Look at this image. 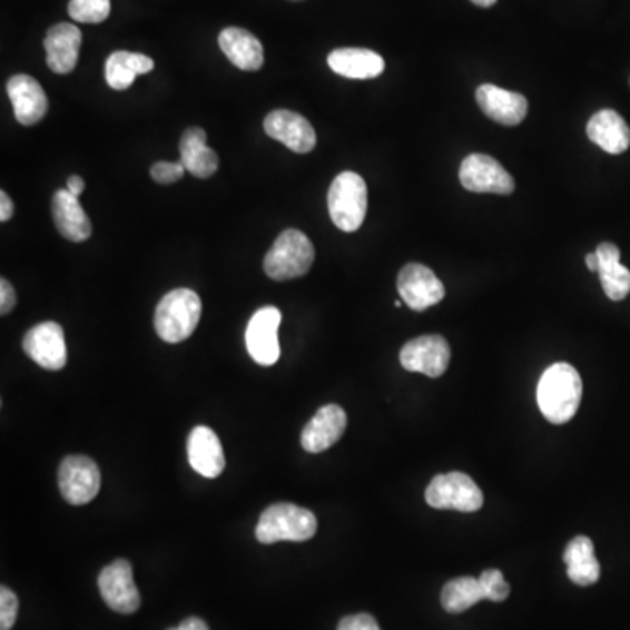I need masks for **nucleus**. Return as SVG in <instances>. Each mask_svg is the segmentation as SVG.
Returning a JSON list of instances; mask_svg holds the SVG:
<instances>
[{
    "mask_svg": "<svg viewBox=\"0 0 630 630\" xmlns=\"http://www.w3.org/2000/svg\"><path fill=\"white\" fill-rule=\"evenodd\" d=\"M99 589L106 604L116 613L131 614L139 610L140 593L134 581V569L125 559L102 569Z\"/></svg>",
    "mask_w": 630,
    "mask_h": 630,
    "instance_id": "obj_11",
    "label": "nucleus"
},
{
    "mask_svg": "<svg viewBox=\"0 0 630 630\" xmlns=\"http://www.w3.org/2000/svg\"><path fill=\"white\" fill-rule=\"evenodd\" d=\"M280 321H283V314L275 307L259 308L250 317L246 329V345L249 356L258 365H275L280 357V345H278Z\"/></svg>",
    "mask_w": 630,
    "mask_h": 630,
    "instance_id": "obj_12",
    "label": "nucleus"
},
{
    "mask_svg": "<svg viewBox=\"0 0 630 630\" xmlns=\"http://www.w3.org/2000/svg\"><path fill=\"white\" fill-rule=\"evenodd\" d=\"M219 46L229 62L240 70H259L265 62L258 38L238 27H228L219 33Z\"/></svg>",
    "mask_w": 630,
    "mask_h": 630,
    "instance_id": "obj_23",
    "label": "nucleus"
},
{
    "mask_svg": "<svg viewBox=\"0 0 630 630\" xmlns=\"http://www.w3.org/2000/svg\"><path fill=\"white\" fill-rule=\"evenodd\" d=\"M315 249L307 235L298 229H286L278 235L265 256V274L274 280H291L311 270Z\"/></svg>",
    "mask_w": 630,
    "mask_h": 630,
    "instance_id": "obj_5",
    "label": "nucleus"
},
{
    "mask_svg": "<svg viewBox=\"0 0 630 630\" xmlns=\"http://www.w3.org/2000/svg\"><path fill=\"white\" fill-rule=\"evenodd\" d=\"M338 630H381L372 614L360 613L342 618Z\"/></svg>",
    "mask_w": 630,
    "mask_h": 630,
    "instance_id": "obj_33",
    "label": "nucleus"
},
{
    "mask_svg": "<svg viewBox=\"0 0 630 630\" xmlns=\"http://www.w3.org/2000/svg\"><path fill=\"white\" fill-rule=\"evenodd\" d=\"M6 90L13 104L18 124L32 127L45 118L48 112V97L36 79L26 75L13 76L9 79Z\"/></svg>",
    "mask_w": 630,
    "mask_h": 630,
    "instance_id": "obj_17",
    "label": "nucleus"
},
{
    "mask_svg": "<svg viewBox=\"0 0 630 630\" xmlns=\"http://www.w3.org/2000/svg\"><path fill=\"white\" fill-rule=\"evenodd\" d=\"M328 66L333 72L348 79H373L384 72L381 55L363 48H341L329 53Z\"/></svg>",
    "mask_w": 630,
    "mask_h": 630,
    "instance_id": "obj_22",
    "label": "nucleus"
},
{
    "mask_svg": "<svg viewBox=\"0 0 630 630\" xmlns=\"http://www.w3.org/2000/svg\"><path fill=\"white\" fill-rule=\"evenodd\" d=\"M155 69L151 58L128 51H115L106 62V81L112 90H127L137 76L149 75Z\"/></svg>",
    "mask_w": 630,
    "mask_h": 630,
    "instance_id": "obj_27",
    "label": "nucleus"
},
{
    "mask_svg": "<svg viewBox=\"0 0 630 630\" xmlns=\"http://www.w3.org/2000/svg\"><path fill=\"white\" fill-rule=\"evenodd\" d=\"M18 617V598L8 587L0 589V630L13 629Z\"/></svg>",
    "mask_w": 630,
    "mask_h": 630,
    "instance_id": "obj_31",
    "label": "nucleus"
},
{
    "mask_svg": "<svg viewBox=\"0 0 630 630\" xmlns=\"http://www.w3.org/2000/svg\"><path fill=\"white\" fill-rule=\"evenodd\" d=\"M473 4L479 6V8H491L498 0H471Z\"/></svg>",
    "mask_w": 630,
    "mask_h": 630,
    "instance_id": "obj_39",
    "label": "nucleus"
},
{
    "mask_svg": "<svg viewBox=\"0 0 630 630\" xmlns=\"http://www.w3.org/2000/svg\"><path fill=\"white\" fill-rule=\"evenodd\" d=\"M476 102L483 115L506 127L522 124L528 116L529 104L524 95L503 90L494 85H482L476 90Z\"/></svg>",
    "mask_w": 630,
    "mask_h": 630,
    "instance_id": "obj_15",
    "label": "nucleus"
},
{
    "mask_svg": "<svg viewBox=\"0 0 630 630\" xmlns=\"http://www.w3.org/2000/svg\"><path fill=\"white\" fill-rule=\"evenodd\" d=\"M347 427V414L338 405H326L312 417L302 433V446L311 454L328 451L342 439Z\"/></svg>",
    "mask_w": 630,
    "mask_h": 630,
    "instance_id": "obj_16",
    "label": "nucleus"
},
{
    "mask_svg": "<svg viewBox=\"0 0 630 630\" xmlns=\"http://www.w3.org/2000/svg\"><path fill=\"white\" fill-rule=\"evenodd\" d=\"M599 259V277L608 298L613 302L627 298L630 293L629 268L620 263V249L611 242H604L595 249Z\"/></svg>",
    "mask_w": 630,
    "mask_h": 630,
    "instance_id": "obj_25",
    "label": "nucleus"
},
{
    "mask_svg": "<svg viewBox=\"0 0 630 630\" xmlns=\"http://www.w3.org/2000/svg\"><path fill=\"white\" fill-rule=\"evenodd\" d=\"M564 562L568 565L569 580L580 587H590L598 583L601 577V565H599L593 543L590 538L578 537L565 547Z\"/></svg>",
    "mask_w": 630,
    "mask_h": 630,
    "instance_id": "obj_26",
    "label": "nucleus"
},
{
    "mask_svg": "<svg viewBox=\"0 0 630 630\" xmlns=\"http://www.w3.org/2000/svg\"><path fill=\"white\" fill-rule=\"evenodd\" d=\"M14 204L8 197V193L0 191V222L8 223L13 217Z\"/></svg>",
    "mask_w": 630,
    "mask_h": 630,
    "instance_id": "obj_35",
    "label": "nucleus"
},
{
    "mask_svg": "<svg viewBox=\"0 0 630 630\" xmlns=\"http://www.w3.org/2000/svg\"><path fill=\"white\" fill-rule=\"evenodd\" d=\"M583 384L580 373L568 363H555L538 384V405L552 424H565L577 415Z\"/></svg>",
    "mask_w": 630,
    "mask_h": 630,
    "instance_id": "obj_1",
    "label": "nucleus"
},
{
    "mask_svg": "<svg viewBox=\"0 0 630 630\" xmlns=\"http://www.w3.org/2000/svg\"><path fill=\"white\" fill-rule=\"evenodd\" d=\"M23 351L41 368L58 372L67 365L66 335L60 324L48 321L27 332Z\"/></svg>",
    "mask_w": 630,
    "mask_h": 630,
    "instance_id": "obj_13",
    "label": "nucleus"
},
{
    "mask_svg": "<svg viewBox=\"0 0 630 630\" xmlns=\"http://www.w3.org/2000/svg\"><path fill=\"white\" fill-rule=\"evenodd\" d=\"M328 209L336 228L353 234L365 222L368 210V188L360 174L342 173L328 191Z\"/></svg>",
    "mask_w": 630,
    "mask_h": 630,
    "instance_id": "obj_4",
    "label": "nucleus"
},
{
    "mask_svg": "<svg viewBox=\"0 0 630 630\" xmlns=\"http://www.w3.org/2000/svg\"><path fill=\"white\" fill-rule=\"evenodd\" d=\"M397 291L412 311L422 312L445 298V286L421 263H408L397 275Z\"/></svg>",
    "mask_w": 630,
    "mask_h": 630,
    "instance_id": "obj_9",
    "label": "nucleus"
},
{
    "mask_svg": "<svg viewBox=\"0 0 630 630\" xmlns=\"http://www.w3.org/2000/svg\"><path fill=\"white\" fill-rule=\"evenodd\" d=\"M168 630H209V627H207V623H205L204 620H200V618L189 617L186 618V620H183L180 626L176 627V629Z\"/></svg>",
    "mask_w": 630,
    "mask_h": 630,
    "instance_id": "obj_36",
    "label": "nucleus"
},
{
    "mask_svg": "<svg viewBox=\"0 0 630 630\" xmlns=\"http://www.w3.org/2000/svg\"><path fill=\"white\" fill-rule=\"evenodd\" d=\"M82 33L72 23H57L46 36V63L57 75H69L78 66Z\"/></svg>",
    "mask_w": 630,
    "mask_h": 630,
    "instance_id": "obj_18",
    "label": "nucleus"
},
{
    "mask_svg": "<svg viewBox=\"0 0 630 630\" xmlns=\"http://www.w3.org/2000/svg\"><path fill=\"white\" fill-rule=\"evenodd\" d=\"M188 459L193 470L205 479H217L225 471L222 440L210 427L197 426L189 433Z\"/></svg>",
    "mask_w": 630,
    "mask_h": 630,
    "instance_id": "obj_19",
    "label": "nucleus"
},
{
    "mask_svg": "<svg viewBox=\"0 0 630 630\" xmlns=\"http://www.w3.org/2000/svg\"><path fill=\"white\" fill-rule=\"evenodd\" d=\"M67 189H69L75 197L79 198V195L85 191V180L79 176L69 177V180H67Z\"/></svg>",
    "mask_w": 630,
    "mask_h": 630,
    "instance_id": "obj_37",
    "label": "nucleus"
},
{
    "mask_svg": "<svg viewBox=\"0 0 630 630\" xmlns=\"http://www.w3.org/2000/svg\"><path fill=\"white\" fill-rule=\"evenodd\" d=\"M111 13V0H70L69 17L78 23H102Z\"/></svg>",
    "mask_w": 630,
    "mask_h": 630,
    "instance_id": "obj_29",
    "label": "nucleus"
},
{
    "mask_svg": "<svg viewBox=\"0 0 630 630\" xmlns=\"http://www.w3.org/2000/svg\"><path fill=\"white\" fill-rule=\"evenodd\" d=\"M585 262H587V266H589L590 272H598L599 270L598 254L590 253L589 256H587Z\"/></svg>",
    "mask_w": 630,
    "mask_h": 630,
    "instance_id": "obj_38",
    "label": "nucleus"
},
{
    "mask_svg": "<svg viewBox=\"0 0 630 630\" xmlns=\"http://www.w3.org/2000/svg\"><path fill=\"white\" fill-rule=\"evenodd\" d=\"M266 136L283 142L291 151L307 155L317 144L314 127L298 112L277 109L265 118Z\"/></svg>",
    "mask_w": 630,
    "mask_h": 630,
    "instance_id": "obj_14",
    "label": "nucleus"
},
{
    "mask_svg": "<svg viewBox=\"0 0 630 630\" xmlns=\"http://www.w3.org/2000/svg\"><path fill=\"white\" fill-rule=\"evenodd\" d=\"M317 532V519L307 508L293 503H277L266 508L256 525L259 543L278 541H307Z\"/></svg>",
    "mask_w": 630,
    "mask_h": 630,
    "instance_id": "obj_3",
    "label": "nucleus"
},
{
    "mask_svg": "<svg viewBox=\"0 0 630 630\" xmlns=\"http://www.w3.org/2000/svg\"><path fill=\"white\" fill-rule=\"evenodd\" d=\"M100 470L95 461L85 455H70L66 457L58 470V488L63 500L75 506L90 503L100 491Z\"/></svg>",
    "mask_w": 630,
    "mask_h": 630,
    "instance_id": "obj_7",
    "label": "nucleus"
},
{
    "mask_svg": "<svg viewBox=\"0 0 630 630\" xmlns=\"http://www.w3.org/2000/svg\"><path fill=\"white\" fill-rule=\"evenodd\" d=\"M459 179L467 191L473 193L510 195L515 189L513 177L504 170L500 161L488 155H470L464 158Z\"/></svg>",
    "mask_w": 630,
    "mask_h": 630,
    "instance_id": "obj_10",
    "label": "nucleus"
},
{
    "mask_svg": "<svg viewBox=\"0 0 630 630\" xmlns=\"http://www.w3.org/2000/svg\"><path fill=\"white\" fill-rule=\"evenodd\" d=\"M479 580L483 593H485V599H489V601L501 602L510 595V585H508L500 569L483 571Z\"/></svg>",
    "mask_w": 630,
    "mask_h": 630,
    "instance_id": "obj_30",
    "label": "nucleus"
},
{
    "mask_svg": "<svg viewBox=\"0 0 630 630\" xmlns=\"http://www.w3.org/2000/svg\"><path fill=\"white\" fill-rule=\"evenodd\" d=\"M587 136L610 155H622L630 146V128L613 109L595 112L587 125Z\"/></svg>",
    "mask_w": 630,
    "mask_h": 630,
    "instance_id": "obj_20",
    "label": "nucleus"
},
{
    "mask_svg": "<svg viewBox=\"0 0 630 630\" xmlns=\"http://www.w3.org/2000/svg\"><path fill=\"white\" fill-rule=\"evenodd\" d=\"M400 361H402L403 368L408 372L439 378L446 372L451 363V347L443 336H419L405 344L400 353Z\"/></svg>",
    "mask_w": 630,
    "mask_h": 630,
    "instance_id": "obj_8",
    "label": "nucleus"
},
{
    "mask_svg": "<svg viewBox=\"0 0 630 630\" xmlns=\"http://www.w3.org/2000/svg\"><path fill=\"white\" fill-rule=\"evenodd\" d=\"M483 599H485V593H483L479 578H455L449 581L442 590L443 610L449 613H463Z\"/></svg>",
    "mask_w": 630,
    "mask_h": 630,
    "instance_id": "obj_28",
    "label": "nucleus"
},
{
    "mask_svg": "<svg viewBox=\"0 0 630 630\" xmlns=\"http://www.w3.org/2000/svg\"><path fill=\"white\" fill-rule=\"evenodd\" d=\"M426 501L436 510L471 513L482 508L483 495L470 476L454 471L446 475L434 476L426 491Z\"/></svg>",
    "mask_w": 630,
    "mask_h": 630,
    "instance_id": "obj_6",
    "label": "nucleus"
},
{
    "mask_svg": "<svg viewBox=\"0 0 630 630\" xmlns=\"http://www.w3.org/2000/svg\"><path fill=\"white\" fill-rule=\"evenodd\" d=\"M180 161L198 179L213 176L219 165L216 151L207 146V134L201 128H188L180 137Z\"/></svg>",
    "mask_w": 630,
    "mask_h": 630,
    "instance_id": "obj_24",
    "label": "nucleus"
},
{
    "mask_svg": "<svg viewBox=\"0 0 630 630\" xmlns=\"http://www.w3.org/2000/svg\"><path fill=\"white\" fill-rule=\"evenodd\" d=\"M200 315L201 302L195 291H170L156 307V333L167 344H179L195 333Z\"/></svg>",
    "mask_w": 630,
    "mask_h": 630,
    "instance_id": "obj_2",
    "label": "nucleus"
},
{
    "mask_svg": "<svg viewBox=\"0 0 630 630\" xmlns=\"http://www.w3.org/2000/svg\"><path fill=\"white\" fill-rule=\"evenodd\" d=\"M186 167L183 161H158L151 167V177L160 185H174L185 176Z\"/></svg>",
    "mask_w": 630,
    "mask_h": 630,
    "instance_id": "obj_32",
    "label": "nucleus"
},
{
    "mask_svg": "<svg viewBox=\"0 0 630 630\" xmlns=\"http://www.w3.org/2000/svg\"><path fill=\"white\" fill-rule=\"evenodd\" d=\"M51 207H53L51 210H53L58 232L63 238L70 242H85L90 238V217L82 210L78 197H75L69 189H58Z\"/></svg>",
    "mask_w": 630,
    "mask_h": 630,
    "instance_id": "obj_21",
    "label": "nucleus"
},
{
    "mask_svg": "<svg viewBox=\"0 0 630 630\" xmlns=\"http://www.w3.org/2000/svg\"><path fill=\"white\" fill-rule=\"evenodd\" d=\"M14 305H17V293H14L13 286L2 278L0 280V314L8 315L9 312L13 311Z\"/></svg>",
    "mask_w": 630,
    "mask_h": 630,
    "instance_id": "obj_34",
    "label": "nucleus"
}]
</instances>
